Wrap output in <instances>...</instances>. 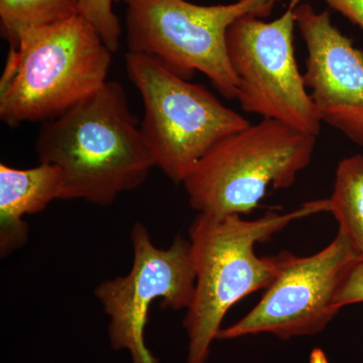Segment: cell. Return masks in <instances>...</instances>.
Listing matches in <instances>:
<instances>
[{
  "label": "cell",
  "mask_w": 363,
  "mask_h": 363,
  "mask_svg": "<svg viewBox=\"0 0 363 363\" xmlns=\"http://www.w3.org/2000/svg\"><path fill=\"white\" fill-rule=\"evenodd\" d=\"M329 211L328 199L305 203L285 213L267 211L255 220L240 215L198 213L189 228L196 281L194 296L183 325L188 336L187 363H206L227 312L243 298L266 290L281 269L284 252L259 257L267 242L289 224Z\"/></svg>",
  "instance_id": "2"
},
{
  "label": "cell",
  "mask_w": 363,
  "mask_h": 363,
  "mask_svg": "<svg viewBox=\"0 0 363 363\" xmlns=\"http://www.w3.org/2000/svg\"><path fill=\"white\" fill-rule=\"evenodd\" d=\"M79 14V0H0L2 37L13 47L25 28L52 25Z\"/></svg>",
  "instance_id": "13"
},
{
  "label": "cell",
  "mask_w": 363,
  "mask_h": 363,
  "mask_svg": "<svg viewBox=\"0 0 363 363\" xmlns=\"http://www.w3.org/2000/svg\"><path fill=\"white\" fill-rule=\"evenodd\" d=\"M112 52L77 14L21 30L0 79V119L9 128L56 118L107 83Z\"/></svg>",
  "instance_id": "3"
},
{
  "label": "cell",
  "mask_w": 363,
  "mask_h": 363,
  "mask_svg": "<svg viewBox=\"0 0 363 363\" xmlns=\"http://www.w3.org/2000/svg\"><path fill=\"white\" fill-rule=\"evenodd\" d=\"M35 152L62 174L61 200L107 206L147 180L154 157L123 86L107 81L93 96L43 123Z\"/></svg>",
  "instance_id": "1"
},
{
  "label": "cell",
  "mask_w": 363,
  "mask_h": 363,
  "mask_svg": "<svg viewBox=\"0 0 363 363\" xmlns=\"http://www.w3.org/2000/svg\"><path fill=\"white\" fill-rule=\"evenodd\" d=\"M316 136L262 118L214 145L183 181L198 213L245 215L269 190L290 188L312 161Z\"/></svg>",
  "instance_id": "4"
},
{
  "label": "cell",
  "mask_w": 363,
  "mask_h": 363,
  "mask_svg": "<svg viewBox=\"0 0 363 363\" xmlns=\"http://www.w3.org/2000/svg\"><path fill=\"white\" fill-rule=\"evenodd\" d=\"M128 52L147 55L190 80L204 74L227 99L238 98L227 32L238 18H266L283 0H236L200 6L187 0H123Z\"/></svg>",
  "instance_id": "5"
},
{
  "label": "cell",
  "mask_w": 363,
  "mask_h": 363,
  "mask_svg": "<svg viewBox=\"0 0 363 363\" xmlns=\"http://www.w3.org/2000/svg\"><path fill=\"white\" fill-rule=\"evenodd\" d=\"M124 62L145 107L143 138L156 167L169 180L183 183L214 145L250 125L206 87L181 77L154 57L128 52Z\"/></svg>",
  "instance_id": "6"
},
{
  "label": "cell",
  "mask_w": 363,
  "mask_h": 363,
  "mask_svg": "<svg viewBox=\"0 0 363 363\" xmlns=\"http://www.w3.org/2000/svg\"><path fill=\"white\" fill-rule=\"evenodd\" d=\"M62 174L55 164L40 162L30 169L0 164V255L2 259L21 250L28 240L26 215L44 211L61 200Z\"/></svg>",
  "instance_id": "11"
},
{
  "label": "cell",
  "mask_w": 363,
  "mask_h": 363,
  "mask_svg": "<svg viewBox=\"0 0 363 363\" xmlns=\"http://www.w3.org/2000/svg\"><path fill=\"white\" fill-rule=\"evenodd\" d=\"M307 48L305 84L321 123L363 147V51L333 25L328 11L295 9Z\"/></svg>",
  "instance_id": "10"
},
{
  "label": "cell",
  "mask_w": 363,
  "mask_h": 363,
  "mask_svg": "<svg viewBox=\"0 0 363 363\" xmlns=\"http://www.w3.org/2000/svg\"><path fill=\"white\" fill-rule=\"evenodd\" d=\"M301 2L290 0L274 21L255 16L238 18L227 32V51L238 81L236 100L243 111L318 138L322 123L294 47L295 9Z\"/></svg>",
  "instance_id": "7"
},
{
  "label": "cell",
  "mask_w": 363,
  "mask_h": 363,
  "mask_svg": "<svg viewBox=\"0 0 363 363\" xmlns=\"http://www.w3.org/2000/svg\"><path fill=\"white\" fill-rule=\"evenodd\" d=\"M329 211L338 222L358 262H363V156L354 155L339 162Z\"/></svg>",
  "instance_id": "12"
},
{
  "label": "cell",
  "mask_w": 363,
  "mask_h": 363,
  "mask_svg": "<svg viewBox=\"0 0 363 363\" xmlns=\"http://www.w3.org/2000/svg\"><path fill=\"white\" fill-rule=\"evenodd\" d=\"M284 252L276 278L253 309L218 340L272 334L281 340L321 333L338 314L335 298L346 274L358 262L341 233L323 250L309 257Z\"/></svg>",
  "instance_id": "9"
},
{
  "label": "cell",
  "mask_w": 363,
  "mask_h": 363,
  "mask_svg": "<svg viewBox=\"0 0 363 363\" xmlns=\"http://www.w3.org/2000/svg\"><path fill=\"white\" fill-rule=\"evenodd\" d=\"M363 303V262H357L344 278L335 298L336 308Z\"/></svg>",
  "instance_id": "15"
},
{
  "label": "cell",
  "mask_w": 363,
  "mask_h": 363,
  "mask_svg": "<svg viewBox=\"0 0 363 363\" xmlns=\"http://www.w3.org/2000/svg\"><path fill=\"white\" fill-rule=\"evenodd\" d=\"M310 363H329L324 351L320 348H315L310 355Z\"/></svg>",
  "instance_id": "17"
},
{
  "label": "cell",
  "mask_w": 363,
  "mask_h": 363,
  "mask_svg": "<svg viewBox=\"0 0 363 363\" xmlns=\"http://www.w3.org/2000/svg\"><path fill=\"white\" fill-rule=\"evenodd\" d=\"M130 238V272L102 281L94 295L109 317L112 348L128 350L133 363H157L145 342L150 305L161 301L162 309L172 310H187L191 305L196 276L190 242L177 236L169 247H157L140 222L131 228Z\"/></svg>",
  "instance_id": "8"
},
{
  "label": "cell",
  "mask_w": 363,
  "mask_h": 363,
  "mask_svg": "<svg viewBox=\"0 0 363 363\" xmlns=\"http://www.w3.org/2000/svg\"><path fill=\"white\" fill-rule=\"evenodd\" d=\"M119 0H79V14L99 33L104 44L112 52L119 49L121 26L113 11Z\"/></svg>",
  "instance_id": "14"
},
{
  "label": "cell",
  "mask_w": 363,
  "mask_h": 363,
  "mask_svg": "<svg viewBox=\"0 0 363 363\" xmlns=\"http://www.w3.org/2000/svg\"><path fill=\"white\" fill-rule=\"evenodd\" d=\"M330 9L342 14L363 30V0H324Z\"/></svg>",
  "instance_id": "16"
}]
</instances>
